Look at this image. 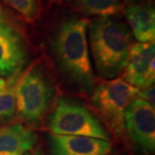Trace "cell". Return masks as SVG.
Instances as JSON below:
<instances>
[{
	"instance_id": "277c9868",
	"label": "cell",
	"mask_w": 155,
	"mask_h": 155,
	"mask_svg": "<svg viewBox=\"0 0 155 155\" xmlns=\"http://www.w3.org/2000/svg\"><path fill=\"white\" fill-rule=\"evenodd\" d=\"M140 90L122 77L103 79L95 85L91 96L92 112L116 138L125 134V112L131 101L138 97Z\"/></svg>"
},
{
	"instance_id": "7a4b0ae2",
	"label": "cell",
	"mask_w": 155,
	"mask_h": 155,
	"mask_svg": "<svg viewBox=\"0 0 155 155\" xmlns=\"http://www.w3.org/2000/svg\"><path fill=\"white\" fill-rule=\"evenodd\" d=\"M89 44L95 69L102 79H112L127 66L133 35L125 22L115 17H97L88 24Z\"/></svg>"
},
{
	"instance_id": "d6986e66",
	"label": "cell",
	"mask_w": 155,
	"mask_h": 155,
	"mask_svg": "<svg viewBox=\"0 0 155 155\" xmlns=\"http://www.w3.org/2000/svg\"><path fill=\"white\" fill-rule=\"evenodd\" d=\"M122 1L126 2L127 4H134V3H139V2H141L144 0H122Z\"/></svg>"
},
{
	"instance_id": "4fadbf2b",
	"label": "cell",
	"mask_w": 155,
	"mask_h": 155,
	"mask_svg": "<svg viewBox=\"0 0 155 155\" xmlns=\"http://www.w3.org/2000/svg\"><path fill=\"white\" fill-rule=\"evenodd\" d=\"M22 71L9 77L6 86L0 91V121L11 122L16 113V89Z\"/></svg>"
},
{
	"instance_id": "7c38bea8",
	"label": "cell",
	"mask_w": 155,
	"mask_h": 155,
	"mask_svg": "<svg viewBox=\"0 0 155 155\" xmlns=\"http://www.w3.org/2000/svg\"><path fill=\"white\" fill-rule=\"evenodd\" d=\"M64 3L84 17H117L124 10L122 0H64Z\"/></svg>"
},
{
	"instance_id": "3957f363",
	"label": "cell",
	"mask_w": 155,
	"mask_h": 155,
	"mask_svg": "<svg viewBox=\"0 0 155 155\" xmlns=\"http://www.w3.org/2000/svg\"><path fill=\"white\" fill-rule=\"evenodd\" d=\"M56 96V84L41 61L22 71L16 89V115L20 123L35 127L43 122Z\"/></svg>"
},
{
	"instance_id": "8992f818",
	"label": "cell",
	"mask_w": 155,
	"mask_h": 155,
	"mask_svg": "<svg viewBox=\"0 0 155 155\" xmlns=\"http://www.w3.org/2000/svg\"><path fill=\"white\" fill-rule=\"evenodd\" d=\"M125 134L139 153L149 155L155 150V111L148 103L134 98L125 112Z\"/></svg>"
},
{
	"instance_id": "ba28073f",
	"label": "cell",
	"mask_w": 155,
	"mask_h": 155,
	"mask_svg": "<svg viewBox=\"0 0 155 155\" xmlns=\"http://www.w3.org/2000/svg\"><path fill=\"white\" fill-rule=\"evenodd\" d=\"M154 42L134 43L129 51L127 66L122 78L139 90H144L154 84Z\"/></svg>"
},
{
	"instance_id": "2e32d148",
	"label": "cell",
	"mask_w": 155,
	"mask_h": 155,
	"mask_svg": "<svg viewBox=\"0 0 155 155\" xmlns=\"http://www.w3.org/2000/svg\"><path fill=\"white\" fill-rule=\"evenodd\" d=\"M154 84L151 85V86L144 89V90H140L138 98L144 100L147 103H148L153 108H154Z\"/></svg>"
},
{
	"instance_id": "52a82bcc",
	"label": "cell",
	"mask_w": 155,
	"mask_h": 155,
	"mask_svg": "<svg viewBox=\"0 0 155 155\" xmlns=\"http://www.w3.org/2000/svg\"><path fill=\"white\" fill-rule=\"evenodd\" d=\"M28 57L23 28L0 21V74L9 78L22 71Z\"/></svg>"
},
{
	"instance_id": "9a60e30c",
	"label": "cell",
	"mask_w": 155,
	"mask_h": 155,
	"mask_svg": "<svg viewBox=\"0 0 155 155\" xmlns=\"http://www.w3.org/2000/svg\"><path fill=\"white\" fill-rule=\"evenodd\" d=\"M0 21L11 23L18 27H22L21 24V19L16 14H13V12L10 9L6 8L1 2H0Z\"/></svg>"
},
{
	"instance_id": "e0dca14e",
	"label": "cell",
	"mask_w": 155,
	"mask_h": 155,
	"mask_svg": "<svg viewBox=\"0 0 155 155\" xmlns=\"http://www.w3.org/2000/svg\"><path fill=\"white\" fill-rule=\"evenodd\" d=\"M25 155H43L42 151L40 149V148H35V149L30 150L29 152H28Z\"/></svg>"
},
{
	"instance_id": "ffe728a7",
	"label": "cell",
	"mask_w": 155,
	"mask_h": 155,
	"mask_svg": "<svg viewBox=\"0 0 155 155\" xmlns=\"http://www.w3.org/2000/svg\"><path fill=\"white\" fill-rule=\"evenodd\" d=\"M56 1H57V0H50V2H51V3H53V2H56Z\"/></svg>"
},
{
	"instance_id": "30bf717a",
	"label": "cell",
	"mask_w": 155,
	"mask_h": 155,
	"mask_svg": "<svg viewBox=\"0 0 155 155\" xmlns=\"http://www.w3.org/2000/svg\"><path fill=\"white\" fill-rule=\"evenodd\" d=\"M123 13L139 42H154L155 8L152 0L128 4L124 6Z\"/></svg>"
},
{
	"instance_id": "6da1fadb",
	"label": "cell",
	"mask_w": 155,
	"mask_h": 155,
	"mask_svg": "<svg viewBox=\"0 0 155 155\" xmlns=\"http://www.w3.org/2000/svg\"><path fill=\"white\" fill-rule=\"evenodd\" d=\"M89 22L78 15H66L56 22L49 38L51 52L62 78L85 95H91L96 85L89 54Z\"/></svg>"
},
{
	"instance_id": "5b68a950",
	"label": "cell",
	"mask_w": 155,
	"mask_h": 155,
	"mask_svg": "<svg viewBox=\"0 0 155 155\" xmlns=\"http://www.w3.org/2000/svg\"><path fill=\"white\" fill-rule=\"evenodd\" d=\"M47 126L54 134L75 135L110 141L109 133L87 107L75 100L61 97L48 117Z\"/></svg>"
},
{
	"instance_id": "5bb4252c",
	"label": "cell",
	"mask_w": 155,
	"mask_h": 155,
	"mask_svg": "<svg viewBox=\"0 0 155 155\" xmlns=\"http://www.w3.org/2000/svg\"><path fill=\"white\" fill-rule=\"evenodd\" d=\"M0 2L15 11L21 20L34 23L38 20L43 10L41 0H0Z\"/></svg>"
},
{
	"instance_id": "9c48e42d",
	"label": "cell",
	"mask_w": 155,
	"mask_h": 155,
	"mask_svg": "<svg viewBox=\"0 0 155 155\" xmlns=\"http://www.w3.org/2000/svg\"><path fill=\"white\" fill-rule=\"evenodd\" d=\"M48 140L52 155H108L112 148L110 140L91 137L51 134Z\"/></svg>"
},
{
	"instance_id": "ac0fdd59",
	"label": "cell",
	"mask_w": 155,
	"mask_h": 155,
	"mask_svg": "<svg viewBox=\"0 0 155 155\" xmlns=\"http://www.w3.org/2000/svg\"><path fill=\"white\" fill-rule=\"evenodd\" d=\"M6 86V80L0 78V91H2L3 89Z\"/></svg>"
},
{
	"instance_id": "8fae6325",
	"label": "cell",
	"mask_w": 155,
	"mask_h": 155,
	"mask_svg": "<svg viewBox=\"0 0 155 155\" xmlns=\"http://www.w3.org/2000/svg\"><path fill=\"white\" fill-rule=\"evenodd\" d=\"M37 140L36 134L22 123L0 127V155H25Z\"/></svg>"
}]
</instances>
